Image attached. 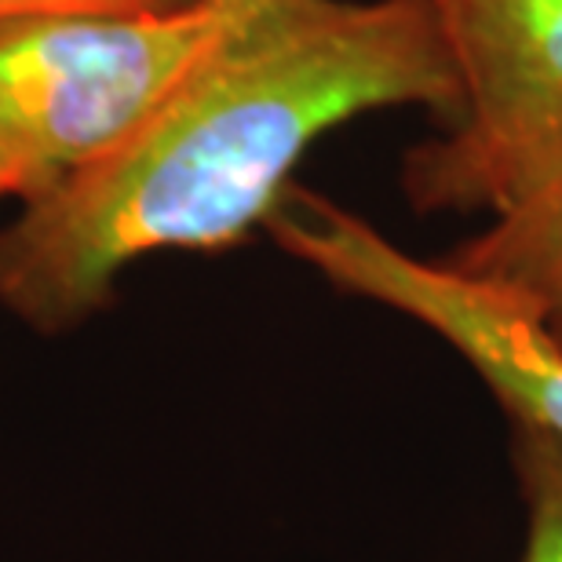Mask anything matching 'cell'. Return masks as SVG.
<instances>
[{"instance_id":"1","label":"cell","mask_w":562,"mask_h":562,"mask_svg":"<svg viewBox=\"0 0 562 562\" xmlns=\"http://www.w3.org/2000/svg\"><path fill=\"white\" fill-rule=\"evenodd\" d=\"M387 106L442 125L460 106L424 0H256L136 136L0 231V307L41 333L74 329L139 256L263 227L314 139Z\"/></svg>"},{"instance_id":"6","label":"cell","mask_w":562,"mask_h":562,"mask_svg":"<svg viewBox=\"0 0 562 562\" xmlns=\"http://www.w3.org/2000/svg\"><path fill=\"white\" fill-rule=\"evenodd\" d=\"M512 468L526 508L519 562H562V446L537 427L508 424Z\"/></svg>"},{"instance_id":"5","label":"cell","mask_w":562,"mask_h":562,"mask_svg":"<svg viewBox=\"0 0 562 562\" xmlns=\"http://www.w3.org/2000/svg\"><path fill=\"white\" fill-rule=\"evenodd\" d=\"M446 263L497 292L562 347V161L493 212Z\"/></svg>"},{"instance_id":"7","label":"cell","mask_w":562,"mask_h":562,"mask_svg":"<svg viewBox=\"0 0 562 562\" xmlns=\"http://www.w3.org/2000/svg\"><path fill=\"white\" fill-rule=\"evenodd\" d=\"M183 0H0V22L26 15H66V11H146Z\"/></svg>"},{"instance_id":"4","label":"cell","mask_w":562,"mask_h":562,"mask_svg":"<svg viewBox=\"0 0 562 562\" xmlns=\"http://www.w3.org/2000/svg\"><path fill=\"white\" fill-rule=\"evenodd\" d=\"M263 227L333 289L380 303L446 340L501 402L508 424L537 427L562 446V347L497 292L446 260L398 249L373 223L303 187L278 198Z\"/></svg>"},{"instance_id":"2","label":"cell","mask_w":562,"mask_h":562,"mask_svg":"<svg viewBox=\"0 0 562 562\" xmlns=\"http://www.w3.org/2000/svg\"><path fill=\"white\" fill-rule=\"evenodd\" d=\"M256 0L0 22V198L37 201L114 154Z\"/></svg>"},{"instance_id":"3","label":"cell","mask_w":562,"mask_h":562,"mask_svg":"<svg viewBox=\"0 0 562 562\" xmlns=\"http://www.w3.org/2000/svg\"><path fill=\"white\" fill-rule=\"evenodd\" d=\"M457 74L442 136L413 146L417 212L493 216L562 161V0H424Z\"/></svg>"}]
</instances>
